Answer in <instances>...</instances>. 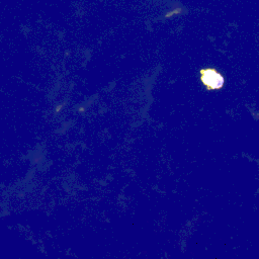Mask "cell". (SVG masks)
Masks as SVG:
<instances>
[{
  "instance_id": "6da1fadb",
  "label": "cell",
  "mask_w": 259,
  "mask_h": 259,
  "mask_svg": "<svg viewBox=\"0 0 259 259\" xmlns=\"http://www.w3.org/2000/svg\"><path fill=\"white\" fill-rule=\"evenodd\" d=\"M200 80L207 90L221 89L224 85V77L214 69H202Z\"/></svg>"
}]
</instances>
